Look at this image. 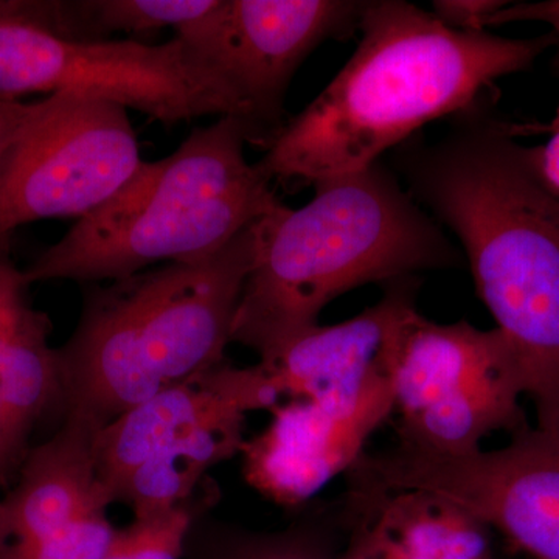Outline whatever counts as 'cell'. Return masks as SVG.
Masks as SVG:
<instances>
[{"mask_svg":"<svg viewBox=\"0 0 559 559\" xmlns=\"http://www.w3.org/2000/svg\"><path fill=\"white\" fill-rule=\"evenodd\" d=\"M535 127L506 119L492 92L428 142L393 150V171L457 237L477 294L513 349L536 426L559 425V197L544 179Z\"/></svg>","mask_w":559,"mask_h":559,"instance_id":"cell-1","label":"cell"},{"mask_svg":"<svg viewBox=\"0 0 559 559\" xmlns=\"http://www.w3.org/2000/svg\"><path fill=\"white\" fill-rule=\"evenodd\" d=\"M359 31L347 64L255 162L271 180L314 186L364 170L555 47L550 32L511 39L452 31L404 0H367Z\"/></svg>","mask_w":559,"mask_h":559,"instance_id":"cell-2","label":"cell"},{"mask_svg":"<svg viewBox=\"0 0 559 559\" xmlns=\"http://www.w3.org/2000/svg\"><path fill=\"white\" fill-rule=\"evenodd\" d=\"M312 187L307 205H280L255 226L231 342L259 353L260 362L318 326L320 312L342 294L462 261L384 160Z\"/></svg>","mask_w":559,"mask_h":559,"instance_id":"cell-3","label":"cell"},{"mask_svg":"<svg viewBox=\"0 0 559 559\" xmlns=\"http://www.w3.org/2000/svg\"><path fill=\"white\" fill-rule=\"evenodd\" d=\"M255 226L209 259L94 283L79 325L57 349L64 415L102 429L223 364L255 255Z\"/></svg>","mask_w":559,"mask_h":559,"instance_id":"cell-4","label":"cell"},{"mask_svg":"<svg viewBox=\"0 0 559 559\" xmlns=\"http://www.w3.org/2000/svg\"><path fill=\"white\" fill-rule=\"evenodd\" d=\"M252 131L219 117L170 156L143 162L130 182L25 267L28 285L120 280L157 263L215 255L283 205L272 180L246 159Z\"/></svg>","mask_w":559,"mask_h":559,"instance_id":"cell-5","label":"cell"},{"mask_svg":"<svg viewBox=\"0 0 559 559\" xmlns=\"http://www.w3.org/2000/svg\"><path fill=\"white\" fill-rule=\"evenodd\" d=\"M390 377L399 444L409 450L469 454L491 433L528 426L520 366L498 329L437 323L415 308L401 326Z\"/></svg>","mask_w":559,"mask_h":559,"instance_id":"cell-6","label":"cell"},{"mask_svg":"<svg viewBox=\"0 0 559 559\" xmlns=\"http://www.w3.org/2000/svg\"><path fill=\"white\" fill-rule=\"evenodd\" d=\"M73 94L138 109L165 127L245 110L223 80L191 57L178 38L73 43L0 17V100Z\"/></svg>","mask_w":559,"mask_h":559,"instance_id":"cell-7","label":"cell"},{"mask_svg":"<svg viewBox=\"0 0 559 559\" xmlns=\"http://www.w3.org/2000/svg\"><path fill=\"white\" fill-rule=\"evenodd\" d=\"M138 135L119 103L47 95L0 157V250L40 219L91 215L142 167Z\"/></svg>","mask_w":559,"mask_h":559,"instance_id":"cell-8","label":"cell"},{"mask_svg":"<svg viewBox=\"0 0 559 559\" xmlns=\"http://www.w3.org/2000/svg\"><path fill=\"white\" fill-rule=\"evenodd\" d=\"M352 492H432L451 500L533 559H559V425L513 433L507 447L433 455L395 447L364 452Z\"/></svg>","mask_w":559,"mask_h":559,"instance_id":"cell-9","label":"cell"},{"mask_svg":"<svg viewBox=\"0 0 559 559\" xmlns=\"http://www.w3.org/2000/svg\"><path fill=\"white\" fill-rule=\"evenodd\" d=\"M366 0H218L176 31L191 57L234 92L253 145L270 146L286 123L288 87L305 60L359 31Z\"/></svg>","mask_w":559,"mask_h":559,"instance_id":"cell-10","label":"cell"},{"mask_svg":"<svg viewBox=\"0 0 559 559\" xmlns=\"http://www.w3.org/2000/svg\"><path fill=\"white\" fill-rule=\"evenodd\" d=\"M270 412V426L242 447L245 477L272 502L300 506L348 473L374 430L395 414L392 377L374 381L352 403L288 400Z\"/></svg>","mask_w":559,"mask_h":559,"instance_id":"cell-11","label":"cell"},{"mask_svg":"<svg viewBox=\"0 0 559 559\" xmlns=\"http://www.w3.org/2000/svg\"><path fill=\"white\" fill-rule=\"evenodd\" d=\"M266 370L224 360L190 380L162 390L100 429L95 440L98 477L112 503L135 469L162 448L227 418H248L280 403Z\"/></svg>","mask_w":559,"mask_h":559,"instance_id":"cell-12","label":"cell"},{"mask_svg":"<svg viewBox=\"0 0 559 559\" xmlns=\"http://www.w3.org/2000/svg\"><path fill=\"white\" fill-rule=\"evenodd\" d=\"M415 277L389 283L388 293L336 325H318L259 362L280 396L318 403L347 404L374 381L390 374L404 320L415 308Z\"/></svg>","mask_w":559,"mask_h":559,"instance_id":"cell-13","label":"cell"},{"mask_svg":"<svg viewBox=\"0 0 559 559\" xmlns=\"http://www.w3.org/2000/svg\"><path fill=\"white\" fill-rule=\"evenodd\" d=\"M98 432L90 419L64 415L49 441L27 451L16 485L0 499V544L46 538L106 514L112 499L98 477Z\"/></svg>","mask_w":559,"mask_h":559,"instance_id":"cell-14","label":"cell"},{"mask_svg":"<svg viewBox=\"0 0 559 559\" xmlns=\"http://www.w3.org/2000/svg\"><path fill=\"white\" fill-rule=\"evenodd\" d=\"M389 559H492L491 528L432 492L353 496Z\"/></svg>","mask_w":559,"mask_h":559,"instance_id":"cell-15","label":"cell"},{"mask_svg":"<svg viewBox=\"0 0 559 559\" xmlns=\"http://www.w3.org/2000/svg\"><path fill=\"white\" fill-rule=\"evenodd\" d=\"M218 0H0V17L24 22L73 43H108L116 33L178 31L205 16Z\"/></svg>","mask_w":559,"mask_h":559,"instance_id":"cell-16","label":"cell"},{"mask_svg":"<svg viewBox=\"0 0 559 559\" xmlns=\"http://www.w3.org/2000/svg\"><path fill=\"white\" fill-rule=\"evenodd\" d=\"M50 333L49 316L25 301L0 364V403L11 447L21 460L33 426L53 404H61L60 364Z\"/></svg>","mask_w":559,"mask_h":559,"instance_id":"cell-17","label":"cell"},{"mask_svg":"<svg viewBox=\"0 0 559 559\" xmlns=\"http://www.w3.org/2000/svg\"><path fill=\"white\" fill-rule=\"evenodd\" d=\"M245 423L242 417L212 423L162 448L132 473L117 502L128 503L134 518L187 502L210 468L241 452Z\"/></svg>","mask_w":559,"mask_h":559,"instance_id":"cell-18","label":"cell"},{"mask_svg":"<svg viewBox=\"0 0 559 559\" xmlns=\"http://www.w3.org/2000/svg\"><path fill=\"white\" fill-rule=\"evenodd\" d=\"M119 535L106 518H90L35 540L0 544V559H105Z\"/></svg>","mask_w":559,"mask_h":559,"instance_id":"cell-19","label":"cell"},{"mask_svg":"<svg viewBox=\"0 0 559 559\" xmlns=\"http://www.w3.org/2000/svg\"><path fill=\"white\" fill-rule=\"evenodd\" d=\"M191 520L187 502L134 518L130 527L120 530L127 559H180Z\"/></svg>","mask_w":559,"mask_h":559,"instance_id":"cell-20","label":"cell"},{"mask_svg":"<svg viewBox=\"0 0 559 559\" xmlns=\"http://www.w3.org/2000/svg\"><path fill=\"white\" fill-rule=\"evenodd\" d=\"M28 288L31 285L25 278L24 271L13 263L10 252L0 250V364H2L3 352H5L17 312L25 301L31 300ZM21 463L22 460L11 447L2 403H0V487H5L14 476H17Z\"/></svg>","mask_w":559,"mask_h":559,"instance_id":"cell-21","label":"cell"},{"mask_svg":"<svg viewBox=\"0 0 559 559\" xmlns=\"http://www.w3.org/2000/svg\"><path fill=\"white\" fill-rule=\"evenodd\" d=\"M509 0H436L432 14L447 27L459 32H487L488 21Z\"/></svg>","mask_w":559,"mask_h":559,"instance_id":"cell-22","label":"cell"},{"mask_svg":"<svg viewBox=\"0 0 559 559\" xmlns=\"http://www.w3.org/2000/svg\"><path fill=\"white\" fill-rule=\"evenodd\" d=\"M511 22H543L550 27L555 38V55L551 60V70L559 79V0H544V2H509L496 11L488 21L489 27L511 24Z\"/></svg>","mask_w":559,"mask_h":559,"instance_id":"cell-23","label":"cell"},{"mask_svg":"<svg viewBox=\"0 0 559 559\" xmlns=\"http://www.w3.org/2000/svg\"><path fill=\"white\" fill-rule=\"evenodd\" d=\"M40 102L22 103L0 100V157L20 138L39 112Z\"/></svg>","mask_w":559,"mask_h":559,"instance_id":"cell-24","label":"cell"},{"mask_svg":"<svg viewBox=\"0 0 559 559\" xmlns=\"http://www.w3.org/2000/svg\"><path fill=\"white\" fill-rule=\"evenodd\" d=\"M231 559H325L310 546L290 539H266L249 544Z\"/></svg>","mask_w":559,"mask_h":559,"instance_id":"cell-25","label":"cell"},{"mask_svg":"<svg viewBox=\"0 0 559 559\" xmlns=\"http://www.w3.org/2000/svg\"><path fill=\"white\" fill-rule=\"evenodd\" d=\"M543 132L547 140L543 145H535L536 160L544 179L559 197V108Z\"/></svg>","mask_w":559,"mask_h":559,"instance_id":"cell-26","label":"cell"},{"mask_svg":"<svg viewBox=\"0 0 559 559\" xmlns=\"http://www.w3.org/2000/svg\"><path fill=\"white\" fill-rule=\"evenodd\" d=\"M336 559H389L367 522H360L349 546Z\"/></svg>","mask_w":559,"mask_h":559,"instance_id":"cell-27","label":"cell"},{"mask_svg":"<svg viewBox=\"0 0 559 559\" xmlns=\"http://www.w3.org/2000/svg\"><path fill=\"white\" fill-rule=\"evenodd\" d=\"M105 559H127V554H124L123 543H121L120 538V530L119 535H117L116 540H114L112 547L106 555Z\"/></svg>","mask_w":559,"mask_h":559,"instance_id":"cell-28","label":"cell"}]
</instances>
